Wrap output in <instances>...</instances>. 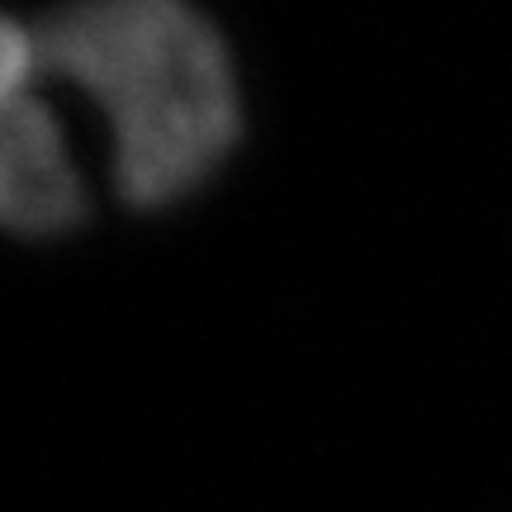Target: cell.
<instances>
[{"mask_svg":"<svg viewBox=\"0 0 512 512\" xmlns=\"http://www.w3.org/2000/svg\"><path fill=\"white\" fill-rule=\"evenodd\" d=\"M43 72L110 128V181L128 209H171L242 138L238 67L190 0H62L34 24Z\"/></svg>","mask_w":512,"mask_h":512,"instance_id":"cell-1","label":"cell"},{"mask_svg":"<svg viewBox=\"0 0 512 512\" xmlns=\"http://www.w3.org/2000/svg\"><path fill=\"white\" fill-rule=\"evenodd\" d=\"M38 76V34L0 15V228L19 238H57L86 219V181Z\"/></svg>","mask_w":512,"mask_h":512,"instance_id":"cell-2","label":"cell"}]
</instances>
